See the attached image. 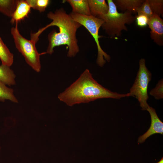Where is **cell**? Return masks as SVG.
<instances>
[{"mask_svg": "<svg viewBox=\"0 0 163 163\" xmlns=\"http://www.w3.org/2000/svg\"><path fill=\"white\" fill-rule=\"evenodd\" d=\"M18 0H0V12L11 17L15 10Z\"/></svg>", "mask_w": 163, "mask_h": 163, "instance_id": "obj_15", "label": "cell"}, {"mask_svg": "<svg viewBox=\"0 0 163 163\" xmlns=\"http://www.w3.org/2000/svg\"><path fill=\"white\" fill-rule=\"evenodd\" d=\"M31 8L38 11L40 12L45 11L49 5V0H26Z\"/></svg>", "mask_w": 163, "mask_h": 163, "instance_id": "obj_17", "label": "cell"}, {"mask_svg": "<svg viewBox=\"0 0 163 163\" xmlns=\"http://www.w3.org/2000/svg\"><path fill=\"white\" fill-rule=\"evenodd\" d=\"M31 8L26 0H18L16 8L11 18V23L17 24L27 17Z\"/></svg>", "mask_w": 163, "mask_h": 163, "instance_id": "obj_9", "label": "cell"}, {"mask_svg": "<svg viewBox=\"0 0 163 163\" xmlns=\"http://www.w3.org/2000/svg\"><path fill=\"white\" fill-rule=\"evenodd\" d=\"M135 18V21L138 26L143 27L148 25L149 19L146 16L143 14L137 15Z\"/></svg>", "mask_w": 163, "mask_h": 163, "instance_id": "obj_21", "label": "cell"}, {"mask_svg": "<svg viewBox=\"0 0 163 163\" xmlns=\"http://www.w3.org/2000/svg\"><path fill=\"white\" fill-rule=\"evenodd\" d=\"M0 59L2 64L10 67L14 61V55L0 37Z\"/></svg>", "mask_w": 163, "mask_h": 163, "instance_id": "obj_14", "label": "cell"}, {"mask_svg": "<svg viewBox=\"0 0 163 163\" xmlns=\"http://www.w3.org/2000/svg\"><path fill=\"white\" fill-rule=\"evenodd\" d=\"M107 2L109 6L107 12L98 18L104 21L101 27L111 38L121 37L123 30H128L126 25L133 23L135 21V17L128 11L118 12L113 0H107Z\"/></svg>", "mask_w": 163, "mask_h": 163, "instance_id": "obj_3", "label": "cell"}, {"mask_svg": "<svg viewBox=\"0 0 163 163\" xmlns=\"http://www.w3.org/2000/svg\"><path fill=\"white\" fill-rule=\"evenodd\" d=\"M47 17L52 20V22L37 32L31 33V40L36 43L39 36L45 30L50 27L56 26L59 27V32H57L56 30H53L48 35L49 44L46 53L52 54L56 46L66 45L69 49L67 56H75L79 51L76 32L82 25L74 21L63 8L57 9L54 12H49Z\"/></svg>", "mask_w": 163, "mask_h": 163, "instance_id": "obj_1", "label": "cell"}, {"mask_svg": "<svg viewBox=\"0 0 163 163\" xmlns=\"http://www.w3.org/2000/svg\"><path fill=\"white\" fill-rule=\"evenodd\" d=\"M91 15L98 18L107 12L108 4L104 0H88Z\"/></svg>", "mask_w": 163, "mask_h": 163, "instance_id": "obj_11", "label": "cell"}, {"mask_svg": "<svg viewBox=\"0 0 163 163\" xmlns=\"http://www.w3.org/2000/svg\"><path fill=\"white\" fill-rule=\"evenodd\" d=\"M163 81L160 80L155 88L152 89L149 94L154 97L155 99L159 100L163 98Z\"/></svg>", "mask_w": 163, "mask_h": 163, "instance_id": "obj_20", "label": "cell"}, {"mask_svg": "<svg viewBox=\"0 0 163 163\" xmlns=\"http://www.w3.org/2000/svg\"><path fill=\"white\" fill-rule=\"evenodd\" d=\"M151 8L154 14L160 17L163 16V0H148Z\"/></svg>", "mask_w": 163, "mask_h": 163, "instance_id": "obj_18", "label": "cell"}, {"mask_svg": "<svg viewBox=\"0 0 163 163\" xmlns=\"http://www.w3.org/2000/svg\"><path fill=\"white\" fill-rule=\"evenodd\" d=\"M145 0H115L113 1L117 9L122 12L128 11L133 14L137 13L138 8Z\"/></svg>", "mask_w": 163, "mask_h": 163, "instance_id": "obj_10", "label": "cell"}, {"mask_svg": "<svg viewBox=\"0 0 163 163\" xmlns=\"http://www.w3.org/2000/svg\"><path fill=\"white\" fill-rule=\"evenodd\" d=\"M128 97H129L128 93L120 94L105 88L93 78L89 70L86 69L75 82L59 94L58 97L61 101L72 106L99 99H119Z\"/></svg>", "mask_w": 163, "mask_h": 163, "instance_id": "obj_2", "label": "cell"}, {"mask_svg": "<svg viewBox=\"0 0 163 163\" xmlns=\"http://www.w3.org/2000/svg\"><path fill=\"white\" fill-rule=\"evenodd\" d=\"M137 15L143 14L147 16L149 19L152 18L154 14L152 11L148 0H145L138 9Z\"/></svg>", "mask_w": 163, "mask_h": 163, "instance_id": "obj_19", "label": "cell"}, {"mask_svg": "<svg viewBox=\"0 0 163 163\" xmlns=\"http://www.w3.org/2000/svg\"><path fill=\"white\" fill-rule=\"evenodd\" d=\"M148 25L151 31L150 37L157 45H163V20L160 17L154 14L149 19Z\"/></svg>", "mask_w": 163, "mask_h": 163, "instance_id": "obj_8", "label": "cell"}, {"mask_svg": "<svg viewBox=\"0 0 163 163\" xmlns=\"http://www.w3.org/2000/svg\"><path fill=\"white\" fill-rule=\"evenodd\" d=\"M11 33L16 48L24 56L27 63L36 72H40L41 69L40 56L46 53V52L39 53L35 46V42L27 39L21 34L17 24L11 28Z\"/></svg>", "mask_w": 163, "mask_h": 163, "instance_id": "obj_4", "label": "cell"}, {"mask_svg": "<svg viewBox=\"0 0 163 163\" xmlns=\"http://www.w3.org/2000/svg\"><path fill=\"white\" fill-rule=\"evenodd\" d=\"M67 2L71 5L73 12L79 14L91 15L88 0H66L63 1Z\"/></svg>", "mask_w": 163, "mask_h": 163, "instance_id": "obj_12", "label": "cell"}, {"mask_svg": "<svg viewBox=\"0 0 163 163\" xmlns=\"http://www.w3.org/2000/svg\"><path fill=\"white\" fill-rule=\"evenodd\" d=\"M16 76L10 67L2 64L0 66V82L9 86L16 84Z\"/></svg>", "mask_w": 163, "mask_h": 163, "instance_id": "obj_13", "label": "cell"}, {"mask_svg": "<svg viewBox=\"0 0 163 163\" xmlns=\"http://www.w3.org/2000/svg\"><path fill=\"white\" fill-rule=\"evenodd\" d=\"M5 100L17 103L18 101L14 95L13 90L0 82V101L4 102Z\"/></svg>", "mask_w": 163, "mask_h": 163, "instance_id": "obj_16", "label": "cell"}, {"mask_svg": "<svg viewBox=\"0 0 163 163\" xmlns=\"http://www.w3.org/2000/svg\"><path fill=\"white\" fill-rule=\"evenodd\" d=\"M145 60L142 58L139 62V68L135 82L129 93V97H135L140 104L142 110H146L149 105L148 88L151 79L152 74L146 66Z\"/></svg>", "mask_w": 163, "mask_h": 163, "instance_id": "obj_6", "label": "cell"}, {"mask_svg": "<svg viewBox=\"0 0 163 163\" xmlns=\"http://www.w3.org/2000/svg\"><path fill=\"white\" fill-rule=\"evenodd\" d=\"M146 110L149 112L151 116V124L147 131L138 138V142L139 143L144 142L146 139L154 134H163V123L158 116L155 110L149 106Z\"/></svg>", "mask_w": 163, "mask_h": 163, "instance_id": "obj_7", "label": "cell"}, {"mask_svg": "<svg viewBox=\"0 0 163 163\" xmlns=\"http://www.w3.org/2000/svg\"><path fill=\"white\" fill-rule=\"evenodd\" d=\"M156 163H163V157L158 162Z\"/></svg>", "mask_w": 163, "mask_h": 163, "instance_id": "obj_22", "label": "cell"}, {"mask_svg": "<svg viewBox=\"0 0 163 163\" xmlns=\"http://www.w3.org/2000/svg\"><path fill=\"white\" fill-rule=\"evenodd\" d=\"M69 15L74 21L85 27L94 38L97 49V64L99 66L102 67L106 63V60L109 62L110 57L102 49L99 40L102 37L101 36L99 35L98 33L99 29L104 22L103 20L91 15H82L72 12Z\"/></svg>", "mask_w": 163, "mask_h": 163, "instance_id": "obj_5", "label": "cell"}, {"mask_svg": "<svg viewBox=\"0 0 163 163\" xmlns=\"http://www.w3.org/2000/svg\"></svg>", "mask_w": 163, "mask_h": 163, "instance_id": "obj_23", "label": "cell"}]
</instances>
